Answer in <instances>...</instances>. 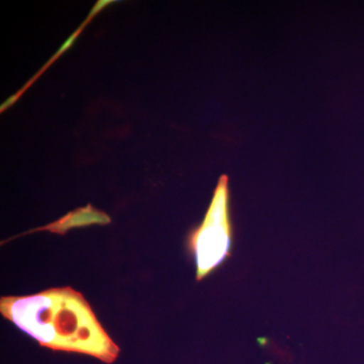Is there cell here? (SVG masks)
Wrapping results in <instances>:
<instances>
[{"instance_id":"cell-1","label":"cell","mask_w":364,"mask_h":364,"mask_svg":"<svg viewBox=\"0 0 364 364\" xmlns=\"http://www.w3.org/2000/svg\"><path fill=\"white\" fill-rule=\"evenodd\" d=\"M0 313L46 348L85 354L105 363H114L119 358V346L83 294L70 287L30 296H2Z\"/></svg>"},{"instance_id":"cell-2","label":"cell","mask_w":364,"mask_h":364,"mask_svg":"<svg viewBox=\"0 0 364 364\" xmlns=\"http://www.w3.org/2000/svg\"><path fill=\"white\" fill-rule=\"evenodd\" d=\"M230 179L220 176L202 223L189 231L186 247L195 259L196 277L200 282L232 256L234 226Z\"/></svg>"},{"instance_id":"cell-3","label":"cell","mask_w":364,"mask_h":364,"mask_svg":"<svg viewBox=\"0 0 364 364\" xmlns=\"http://www.w3.org/2000/svg\"><path fill=\"white\" fill-rule=\"evenodd\" d=\"M112 222L111 218L102 210L93 208L90 203L87 207L78 208L62 217L58 221L51 223L47 226L37 228L25 234L33 232L49 231L51 233L64 235L72 228L91 226V225H107ZM23 234V235H25ZM21 235V236H23Z\"/></svg>"},{"instance_id":"cell-4","label":"cell","mask_w":364,"mask_h":364,"mask_svg":"<svg viewBox=\"0 0 364 364\" xmlns=\"http://www.w3.org/2000/svg\"><path fill=\"white\" fill-rule=\"evenodd\" d=\"M112 2L114 1H109V0H107V1H97L95 7H93L92 11H90V14H88L87 20H86L85 23L81 25L80 28H79L78 30L76 31V32L74 33L68 40L66 41L65 44L62 46V47L60 48L59 51L52 57V59H50V61L48 62V63L46 64L44 67H43L42 70H41L39 73L37 74V75L33 76L32 80H31L28 85H26L23 90L18 91V92H16V95H13V97H9L6 102H4V104L1 105V109H1V112H6V109H9V107H11V105L16 104V102H18V98H20L21 95L26 92V90H28V88L30 87V86L32 85L38 78H39V76L42 75V74L44 73L46 70H47V68H49V67L51 66L52 64L54 63V62L56 61V60L58 59L59 57L66 51V50H68L69 48L71 47L74 41H75L76 38L78 37L79 33L82 32L83 28L87 26L88 23H90V21L92 20V18H95V16H97L100 11H102L105 7L109 6V4H112Z\"/></svg>"}]
</instances>
